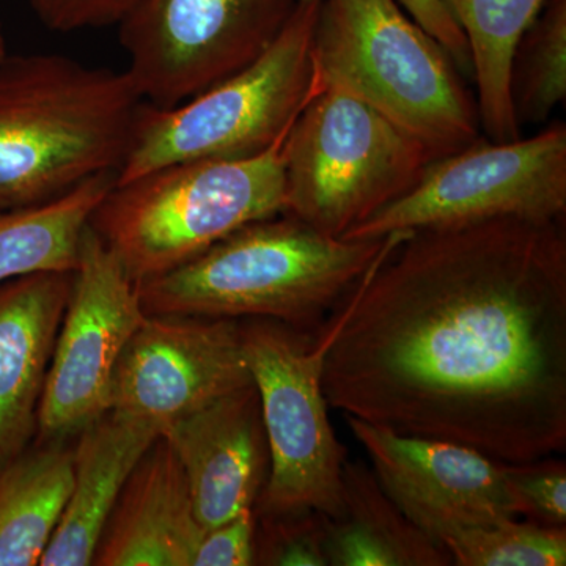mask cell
I'll return each instance as SVG.
<instances>
[{"mask_svg":"<svg viewBox=\"0 0 566 566\" xmlns=\"http://www.w3.org/2000/svg\"><path fill=\"white\" fill-rule=\"evenodd\" d=\"M327 405L502 464L566 450L565 219L401 232L327 352Z\"/></svg>","mask_w":566,"mask_h":566,"instance_id":"cell-1","label":"cell"},{"mask_svg":"<svg viewBox=\"0 0 566 566\" xmlns=\"http://www.w3.org/2000/svg\"><path fill=\"white\" fill-rule=\"evenodd\" d=\"M147 103L128 71L52 52L0 61V211L118 172Z\"/></svg>","mask_w":566,"mask_h":566,"instance_id":"cell-2","label":"cell"},{"mask_svg":"<svg viewBox=\"0 0 566 566\" xmlns=\"http://www.w3.org/2000/svg\"><path fill=\"white\" fill-rule=\"evenodd\" d=\"M390 238L327 237L282 212L241 227L170 273L136 283L137 296L147 315L270 318L314 334Z\"/></svg>","mask_w":566,"mask_h":566,"instance_id":"cell-3","label":"cell"},{"mask_svg":"<svg viewBox=\"0 0 566 566\" xmlns=\"http://www.w3.org/2000/svg\"><path fill=\"white\" fill-rule=\"evenodd\" d=\"M314 88H335L411 134L436 159L480 137L476 99L463 73L397 0H322Z\"/></svg>","mask_w":566,"mask_h":566,"instance_id":"cell-4","label":"cell"},{"mask_svg":"<svg viewBox=\"0 0 566 566\" xmlns=\"http://www.w3.org/2000/svg\"><path fill=\"white\" fill-rule=\"evenodd\" d=\"M289 132L252 158L175 163L114 182L88 227L134 283L170 273L241 227L282 214Z\"/></svg>","mask_w":566,"mask_h":566,"instance_id":"cell-5","label":"cell"},{"mask_svg":"<svg viewBox=\"0 0 566 566\" xmlns=\"http://www.w3.org/2000/svg\"><path fill=\"white\" fill-rule=\"evenodd\" d=\"M322 0H296L255 61L177 106L142 107L115 182L175 163L243 159L266 151L314 95L312 46Z\"/></svg>","mask_w":566,"mask_h":566,"instance_id":"cell-6","label":"cell"},{"mask_svg":"<svg viewBox=\"0 0 566 566\" xmlns=\"http://www.w3.org/2000/svg\"><path fill=\"white\" fill-rule=\"evenodd\" d=\"M371 268L314 334L277 319H241L244 356L259 390L271 453L270 476L255 515H342L348 452L331 424L323 371L327 352L352 315Z\"/></svg>","mask_w":566,"mask_h":566,"instance_id":"cell-7","label":"cell"},{"mask_svg":"<svg viewBox=\"0 0 566 566\" xmlns=\"http://www.w3.org/2000/svg\"><path fill=\"white\" fill-rule=\"evenodd\" d=\"M283 150V212L333 238L411 191L434 161L381 112L335 88L314 92Z\"/></svg>","mask_w":566,"mask_h":566,"instance_id":"cell-8","label":"cell"},{"mask_svg":"<svg viewBox=\"0 0 566 566\" xmlns=\"http://www.w3.org/2000/svg\"><path fill=\"white\" fill-rule=\"evenodd\" d=\"M565 214L566 126L554 122L528 139L480 137L436 159L411 191L354 227L344 240L505 216L556 221Z\"/></svg>","mask_w":566,"mask_h":566,"instance_id":"cell-9","label":"cell"},{"mask_svg":"<svg viewBox=\"0 0 566 566\" xmlns=\"http://www.w3.org/2000/svg\"><path fill=\"white\" fill-rule=\"evenodd\" d=\"M296 0H136L120 44L145 102L177 106L244 69L282 31Z\"/></svg>","mask_w":566,"mask_h":566,"instance_id":"cell-10","label":"cell"},{"mask_svg":"<svg viewBox=\"0 0 566 566\" xmlns=\"http://www.w3.org/2000/svg\"><path fill=\"white\" fill-rule=\"evenodd\" d=\"M145 318L136 283L87 227L41 394L36 441L74 438L111 411L115 365Z\"/></svg>","mask_w":566,"mask_h":566,"instance_id":"cell-11","label":"cell"},{"mask_svg":"<svg viewBox=\"0 0 566 566\" xmlns=\"http://www.w3.org/2000/svg\"><path fill=\"white\" fill-rule=\"evenodd\" d=\"M252 382L241 319L147 315L115 365L111 411L164 431Z\"/></svg>","mask_w":566,"mask_h":566,"instance_id":"cell-12","label":"cell"},{"mask_svg":"<svg viewBox=\"0 0 566 566\" xmlns=\"http://www.w3.org/2000/svg\"><path fill=\"white\" fill-rule=\"evenodd\" d=\"M344 419L370 458L379 485L436 542L461 528L523 517L504 464L465 446L395 433L353 416Z\"/></svg>","mask_w":566,"mask_h":566,"instance_id":"cell-13","label":"cell"},{"mask_svg":"<svg viewBox=\"0 0 566 566\" xmlns=\"http://www.w3.org/2000/svg\"><path fill=\"white\" fill-rule=\"evenodd\" d=\"M163 436L185 471L203 531L255 510L270 476L271 453L253 382L170 423Z\"/></svg>","mask_w":566,"mask_h":566,"instance_id":"cell-14","label":"cell"},{"mask_svg":"<svg viewBox=\"0 0 566 566\" xmlns=\"http://www.w3.org/2000/svg\"><path fill=\"white\" fill-rule=\"evenodd\" d=\"M74 271L0 283V465L31 446Z\"/></svg>","mask_w":566,"mask_h":566,"instance_id":"cell-15","label":"cell"},{"mask_svg":"<svg viewBox=\"0 0 566 566\" xmlns=\"http://www.w3.org/2000/svg\"><path fill=\"white\" fill-rule=\"evenodd\" d=\"M203 534L185 471L161 434L126 480L93 565L192 566Z\"/></svg>","mask_w":566,"mask_h":566,"instance_id":"cell-16","label":"cell"},{"mask_svg":"<svg viewBox=\"0 0 566 566\" xmlns=\"http://www.w3.org/2000/svg\"><path fill=\"white\" fill-rule=\"evenodd\" d=\"M161 428L107 411L77 433L73 488L41 566L93 565L104 527L126 480Z\"/></svg>","mask_w":566,"mask_h":566,"instance_id":"cell-17","label":"cell"},{"mask_svg":"<svg viewBox=\"0 0 566 566\" xmlns=\"http://www.w3.org/2000/svg\"><path fill=\"white\" fill-rule=\"evenodd\" d=\"M342 483V515L326 517L327 566L453 565L446 547L395 505L374 469L346 460Z\"/></svg>","mask_w":566,"mask_h":566,"instance_id":"cell-18","label":"cell"},{"mask_svg":"<svg viewBox=\"0 0 566 566\" xmlns=\"http://www.w3.org/2000/svg\"><path fill=\"white\" fill-rule=\"evenodd\" d=\"M71 439H33L0 465V566L40 565L73 488Z\"/></svg>","mask_w":566,"mask_h":566,"instance_id":"cell-19","label":"cell"},{"mask_svg":"<svg viewBox=\"0 0 566 566\" xmlns=\"http://www.w3.org/2000/svg\"><path fill=\"white\" fill-rule=\"evenodd\" d=\"M471 51L480 126L491 142L521 139L510 98V66L517 41L545 0H447Z\"/></svg>","mask_w":566,"mask_h":566,"instance_id":"cell-20","label":"cell"},{"mask_svg":"<svg viewBox=\"0 0 566 566\" xmlns=\"http://www.w3.org/2000/svg\"><path fill=\"white\" fill-rule=\"evenodd\" d=\"M115 178V172L96 175L51 202L0 211V283L76 270L88 219Z\"/></svg>","mask_w":566,"mask_h":566,"instance_id":"cell-21","label":"cell"},{"mask_svg":"<svg viewBox=\"0 0 566 566\" xmlns=\"http://www.w3.org/2000/svg\"><path fill=\"white\" fill-rule=\"evenodd\" d=\"M517 125H542L566 98V0H545L517 41L510 66Z\"/></svg>","mask_w":566,"mask_h":566,"instance_id":"cell-22","label":"cell"},{"mask_svg":"<svg viewBox=\"0 0 566 566\" xmlns=\"http://www.w3.org/2000/svg\"><path fill=\"white\" fill-rule=\"evenodd\" d=\"M457 566H564L566 527L543 526L520 517L468 527L442 539Z\"/></svg>","mask_w":566,"mask_h":566,"instance_id":"cell-23","label":"cell"},{"mask_svg":"<svg viewBox=\"0 0 566 566\" xmlns=\"http://www.w3.org/2000/svg\"><path fill=\"white\" fill-rule=\"evenodd\" d=\"M326 517L319 512L256 515L255 565L327 566Z\"/></svg>","mask_w":566,"mask_h":566,"instance_id":"cell-24","label":"cell"},{"mask_svg":"<svg viewBox=\"0 0 566 566\" xmlns=\"http://www.w3.org/2000/svg\"><path fill=\"white\" fill-rule=\"evenodd\" d=\"M504 468L523 506L524 520L543 526L566 527V464L562 458L504 464Z\"/></svg>","mask_w":566,"mask_h":566,"instance_id":"cell-25","label":"cell"},{"mask_svg":"<svg viewBox=\"0 0 566 566\" xmlns=\"http://www.w3.org/2000/svg\"><path fill=\"white\" fill-rule=\"evenodd\" d=\"M52 32L71 33L120 24L136 0H28Z\"/></svg>","mask_w":566,"mask_h":566,"instance_id":"cell-26","label":"cell"},{"mask_svg":"<svg viewBox=\"0 0 566 566\" xmlns=\"http://www.w3.org/2000/svg\"><path fill=\"white\" fill-rule=\"evenodd\" d=\"M255 510H245L221 526L205 531L192 566L255 565Z\"/></svg>","mask_w":566,"mask_h":566,"instance_id":"cell-27","label":"cell"},{"mask_svg":"<svg viewBox=\"0 0 566 566\" xmlns=\"http://www.w3.org/2000/svg\"><path fill=\"white\" fill-rule=\"evenodd\" d=\"M401 9L449 52L461 73L472 76L471 51L447 0H397Z\"/></svg>","mask_w":566,"mask_h":566,"instance_id":"cell-28","label":"cell"},{"mask_svg":"<svg viewBox=\"0 0 566 566\" xmlns=\"http://www.w3.org/2000/svg\"><path fill=\"white\" fill-rule=\"evenodd\" d=\"M7 54H9V51H7L6 33H3L2 21H0V61H2Z\"/></svg>","mask_w":566,"mask_h":566,"instance_id":"cell-29","label":"cell"}]
</instances>
